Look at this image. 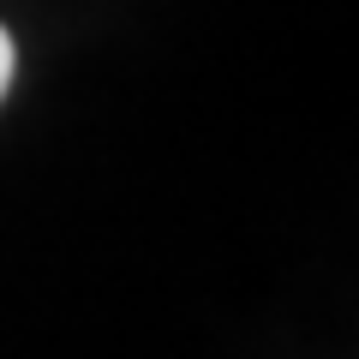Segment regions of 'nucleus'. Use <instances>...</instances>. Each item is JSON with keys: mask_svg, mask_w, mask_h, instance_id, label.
Wrapping results in <instances>:
<instances>
[{"mask_svg": "<svg viewBox=\"0 0 359 359\" xmlns=\"http://www.w3.org/2000/svg\"><path fill=\"white\" fill-rule=\"evenodd\" d=\"M6 84H13V36L0 30V96H6Z\"/></svg>", "mask_w": 359, "mask_h": 359, "instance_id": "1", "label": "nucleus"}]
</instances>
